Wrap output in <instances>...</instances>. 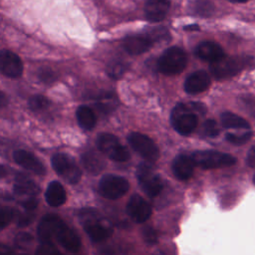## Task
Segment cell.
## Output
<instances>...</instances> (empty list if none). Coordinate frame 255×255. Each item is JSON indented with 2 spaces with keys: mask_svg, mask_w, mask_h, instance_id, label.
<instances>
[{
  "mask_svg": "<svg viewBox=\"0 0 255 255\" xmlns=\"http://www.w3.org/2000/svg\"><path fill=\"white\" fill-rule=\"evenodd\" d=\"M49 106V100L42 95H35L29 100V108L34 112H39L47 109Z\"/></svg>",
  "mask_w": 255,
  "mask_h": 255,
  "instance_id": "cell-27",
  "label": "cell"
},
{
  "mask_svg": "<svg viewBox=\"0 0 255 255\" xmlns=\"http://www.w3.org/2000/svg\"><path fill=\"white\" fill-rule=\"evenodd\" d=\"M187 57L179 47L166 49L157 61V68L164 75H175L182 72L186 66Z\"/></svg>",
  "mask_w": 255,
  "mask_h": 255,
  "instance_id": "cell-2",
  "label": "cell"
},
{
  "mask_svg": "<svg viewBox=\"0 0 255 255\" xmlns=\"http://www.w3.org/2000/svg\"><path fill=\"white\" fill-rule=\"evenodd\" d=\"M136 177L141 189L149 197H155L162 189V181L160 177L153 171L147 163H140L136 169Z\"/></svg>",
  "mask_w": 255,
  "mask_h": 255,
  "instance_id": "cell-7",
  "label": "cell"
},
{
  "mask_svg": "<svg viewBox=\"0 0 255 255\" xmlns=\"http://www.w3.org/2000/svg\"><path fill=\"white\" fill-rule=\"evenodd\" d=\"M77 120L83 129L91 130L96 125V116L87 106H81L77 110Z\"/></svg>",
  "mask_w": 255,
  "mask_h": 255,
  "instance_id": "cell-24",
  "label": "cell"
},
{
  "mask_svg": "<svg viewBox=\"0 0 255 255\" xmlns=\"http://www.w3.org/2000/svg\"><path fill=\"white\" fill-rule=\"evenodd\" d=\"M191 158L195 165L204 169L230 166L236 162L233 155L216 150H198L192 153Z\"/></svg>",
  "mask_w": 255,
  "mask_h": 255,
  "instance_id": "cell-3",
  "label": "cell"
},
{
  "mask_svg": "<svg viewBox=\"0 0 255 255\" xmlns=\"http://www.w3.org/2000/svg\"><path fill=\"white\" fill-rule=\"evenodd\" d=\"M124 48L130 55H139L150 49L152 39L146 35H132L125 38Z\"/></svg>",
  "mask_w": 255,
  "mask_h": 255,
  "instance_id": "cell-18",
  "label": "cell"
},
{
  "mask_svg": "<svg viewBox=\"0 0 255 255\" xmlns=\"http://www.w3.org/2000/svg\"><path fill=\"white\" fill-rule=\"evenodd\" d=\"M0 72L9 77L17 78L23 72V64L21 59L9 50L0 51Z\"/></svg>",
  "mask_w": 255,
  "mask_h": 255,
  "instance_id": "cell-11",
  "label": "cell"
},
{
  "mask_svg": "<svg viewBox=\"0 0 255 255\" xmlns=\"http://www.w3.org/2000/svg\"><path fill=\"white\" fill-rule=\"evenodd\" d=\"M249 63V60L245 57H226L211 63L210 72L212 76L217 80L228 79L245 68Z\"/></svg>",
  "mask_w": 255,
  "mask_h": 255,
  "instance_id": "cell-5",
  "label": "cell"
},
{
  "mask_svg": "<svg viewBox=\"0 0 255 255\" xmlns=\"http://www.w3.org/2000/svg\"><path fill=\"white\" fill-rule=\"evenodd\" d=\"M58 253H60V251L52 244V242H43L36 250V254H43V255L58 254Z\"/></svg>",
  "mask_w": 255,
  "mask_h": 255,
  "instance_id": "cell-35",
  "label": "cell"
},
{
  "mask_svg": "<svg viewBox=\"0 0 255 255\" xmlns=\"http://www.w3.org/2000/svg\"><path fill=\"white\" fill-rule=\"evenodd\" d=\"M107 73L112 79H115V80L120 79L125 73V64L118 61L113 62L109 65L107 69Z\"/></svg>",
  "mask_w": 255,
  "mask_h": 255,
  "instance_id": "cell-29",
  "label": "cell"
},
{
  "mask_svg": "<svg viewBox=\"0 0 255 255\" xmlns=\"http://www.w3.org/2000/svg\"><path fill=\"white\" fill-rule=\"evenodd\" d=\"M129 188L128 180L115 174H107L99 183L100 193L108 199H118L125 195Z\"/></svg>",
  "mask_w": 255,
  "mask_h": 255,
  "instance_id": "cell-9",
  "label": "cell"
},
{
  "mask_svg": "<svg viewBox=\"0 0 255 255\" xmlns=\"http://www.w3.org/2000/svg\"><path fill=\"white\" fill-rule=\"evenodd\" d=\"M6 104H7V98L2 92H0V107H4L6 106Z\"/></svg>",
  "mask_w": 255,
  "mask_h": 255,
  "instance_id": "cell-41",
  "label": "cell"
},
{
  "mask_svg": "<svg viewBox=\"0 0 255 255\" xmlns=\"http://www.w3.org/2000/svg\"><path fill=\"white\" fill-rule=\"evenodd\" d=\"M14 243L19 249H28L33 243V237L28 233H19L15 237Z\"/></svg>",
  "mask_w": 255,
  "mask_h": 255,
  "instance_id": "cell-31",
  "label": "cell"
},
{
  "mask_svg": "<svg viewBox=\"0 0 255 255\" xmlns=\"http://www.w3.org/2000/svg\"><path fill=\"white\" fill-rule=\"evenodd\" d=\"M228 1L231 2V3H245V2H247L249 0H228Z\"/></svg>",
  "mask_w": 255,
  "mask_h": 255,
  "instance_id": "cell-43",
  "label": "cell"
},
{
  "mask_svg": "<svg viewBox=\"0 0 255 255\" xmlns=\"http://www.w3.org/2000/svg\"><path fill=\"white\" fill-rule=\"evenodd\" d=\"M13 158L16 163L38 175H44L46 173L45 166L39 158L27 150L18 149L14 151Z\"/></svg>",
  "mask_w": 255,
  "mask_h": 255,
  "instance_id": "cell-13",
  "label": "cell"
},
{
  "mask_svg": "<svg viewBox=\"0 0 255 255\" xmlns=\"http://www.w3.org/2000/svg\"><path fill=\"white\" fill-rule=\"evenodd\" d=\"M39 79L45 83V84H51L53 82L56 81L57 79V76H56V73L49 69V68H45V69H41L39 71Z\"/></svg>",
  "mask_w": 255,
  "mask_h": 255,
  "instance_id": "cell-34",
  "label": "cell"
},
{
  "mask_svg": "<svg viewBox=\"0 0 255 255\" xmlns=\"http://www.w3.org/2000/svg\"><path fill=\"white\" fill-rule=\"evenodd\" d=\"M210 83H211V80L207 72L203 70H199L190 74L186 78L184 82V90L187 94H190V95L199 94L207 90V88L210 86Z\"/></svg>",
  "mask_w": 255,
  "mask_h": 255,
  "instance_id": "cell-14",
  "label": "cell"
},
{
  "mask_svg": "<svg viewBox=\"0 0 255 255\" xmlns=\"http://www.w3.org/2000/svg\"><path fill=\"white\" fill-rule=\"evenodd\" d=\"M15 210L11 207L2 206L0 207V230L5 228L14 218Z\"/></svg>",
  "mask_w": 255,
  "mask_h": 255,
  "instance_id": "cell-28",
  "label": "cell"
},
{
  "mask_svg": "<svg viewBox=\"0 0 255 255\" xmlns=\"http://www.w3.org/2000/svg\"><path fill=\"white\" fill-rule=\"evenodd\" d=\"M196 113L204 114V106L200 103L178 104L171 112V124L174 129L182 135L190 134L197 126Z\"/></svg>",
  "mask_w": 255,
  "mask_h": 255,
  "instance_id": "cell-1",
  "label": "cell"
},
{
  "mask_svg": "<svg viewBox=\"0 0 255 255\" xmlns=\"http://www.w3.org/2000/svg\"><path fill=\"white\" fill-rule=\"evenodd\" d=\"M64 223L65 222L58 215H45L38 225V237L40 242H51Z\"/></svg>",
  "mask_w": 255,
  "mask_h": 255,
  "instance_id": "cell-12",
  "label": "cell"
},
{
  "mask_svg": "<svg viewBox=\"0 0 255 255\" xmlns=\"http://www.w3.org/2000/svg\"><path fill=\"white\" fill-rule=\"evenodd\" d=\"M194 162L191 156L185 154L177 155L172 161V171L174 175L180 180H187L191 177L194 171Z\"/></svg>",
  "mask_w": 255,
  "mask_h": 255,
  "instance_id": "cell-20",
  "label": "cell"
},
{
  "mask_svg": "<svg viewBox=\"0 0 255 255\" xmlns=\"http://www.w3.org/2000/svg\"><path fill=\"white\" fill-rule=\"evenodd\" d=\"M14 190L20 196H36L40 192L39 186L32 179L23 174L16 176Z\"/></svg>",
  "mask_w": 255,
  "mask_h": 255,
  "instance_id": "cell-21",
  "label": "cell"
},
{
  "mask_svg": "<svg viewBox=\"0 0 255 255\" xmlns=\"http://www.w3.org/2000/svg\"><path fill=\"white\" fill-rule=\"evenodd\" d=\"M97 146L101 152L109 156L112 160L124 162L129 159V152L121 144L118 137L112 133L102 132L97 137Z\"/></svg>",
  "mask_w": 255,
  "mask_h": 255,
  "instance_id": "cell-4",
  "label": "cell"
},
{
  "mask_svg": "<svg viewBox=\"0 0 255 255\" xmlns=\"http://www.w3.org/2000/svg\"><path fill=\"white\" fill-rule=\"evenodd\" d=\"M252 180H253V183L255 184V174H254V176H253V179H252Z\"/></svg>",
  "mask_w": 255,
  "mask_h": 255,
  "instance_id": "cell-44",
  "label": "cell"
},
{
  "mask_svg": "<svg viewBox=\"0 0 255 255\" xmlns=\"http://www.w3.org/2000/svg\"><path fill=\"white\" fill-rule=\"evenodd\" d=\"M246 161L250 167H255V145L252 146L251 149L249 150Z\"/></svg>",
  "mask_w": 255,
  "mask_h": 255,
  "instance_id": "cell-39",
  "label": "cell"
},
{
  "mask_svg": "<svg viewBox=\"0 0 255 255\" xmlns=\"http://www.w3.org/2000/svg\"><path fill=\"white\" fill-rule=\"evenodd\" d=\"M85 231L89 237L95 242H101L109 238L113 233V228L102 220L88 219L84 224Z\"/></svg>",
  "mask_w": 255,
  "mask_h": 255,
  "instance_id": "cell-15",
  "label": "cell"
},
{
  "mask_svg": "<svg viewBox=\"0 0 255 255\" xmlns=\"http://www.w3.org/2000/svg\"><path fill=\"white\" fill-rule=\"evenodd\" d=\"M128 140L129 145L144 159L150 162L157 160L159 149L149 136L140 132H131L128 134Z\"/></svg>",
  "mask_w": 255,
  "mask_h": 255,
  "instance_id": "cell-8",
  "label": "cell"
},
{
  "mask_svg": "<svg viewBox=\"0 0 255 255\" xmlns=\"http://www.w3.org/2000/svg\"><path fill=\"white\" fill-rule=\"evenodd\" d=\"M14 250H12L9 246L0 243V254H13Z\"/></svg>",
  "mask_w": 255,
  "mask_h": 255,
  "instance_id": "cell-40",
  "label": "cell"
},
{
  "mask_svg": "<svg viewBox=\"0 0 255 255\" xmlns=\"http://www.w3.org/2000/svg\"><path fill=\"white\" fill-rule=\"evenodd\" d=\"M203 130L204 133L209 137H216L219 133L218 125L214 120L208 119L203 124Z\"/></svg>",
  "mask_w": 255,
  "mask_h": 255,
  "instance_id": "cell-33",
  "label": "cell"
},
{
  "mask_svg": "<svg viewBox=\"0 0 255 255\" xmlns=\"http://www.w3.org/2000/svg\"><path fill=\"white\" fill-rule=\"evenodd\" d=\"M195 54L199 59L209 63L216 62L225 56L221 46L211 41H204L199 43L195 48Z\"/></svg>",
  "mask_w": 255,
  "mask_h": 255,
  "instance_id": "cell-16",
  "label": "cell"
},
{
  "mask_svg": "<svg viewBox=\"0 0 255 255\" xmlns=\"http://www.w3.org/2000/svg\"><path fill=\"white\" fill-rule=\"evenodd\" d=\"M46 200L51 206H60L66 201V191L58 181H52L46 190Z\"/></svg>",
  "mask_w": 255,
  "mask_h": 255,
  "instance_id": "cell-23",
  "label": "cell"
},
{
  "mask_svg": "<svg viewBox=\"0 0 255 255\" xmlns=\"http://www.w3.org/2000/svg\"><path fill=\"white\" fill-rule=\"evenodd\" d=\"M54 170L68 183L76 184L81 179V169L75 159L66 153H56L52 157Z\"/></svg>",
  "mask_w": 255,
  "mask_h": 255,
  "instance_id": "cell-6",
  "label": "cell"
},
{
  "mask_svg": "<svg viewBox=\"0 0 255 255\" xmlns=\"http://www.w3.org/2000/svg\"><path fill=\"white\" fill-rule=\"evenodd\" d=\"M35 215L32 213V210H27L25 213H21L17 218V225L19 227H25L29 225L34 220Z\"/></svg>",
  "mask_w": 255,
  "mask_h": 255,
  "instance_id": "cell-36",
  "label": "cell"
},
{
  "mask_svg": "<svg viewBox=\"0 0 255 255\" xmlns=\"http://www.w3.org/2000/svg\"><path fill=\"white\" fill-rule=\"evenodd\" d=\"M59 243L64 247L67 251L76 253L80 250L81 247V241L77 233L72 230L70 227H68L65 223L60 227L58 230L56 236Z\"/></svg>",
  "mask_w": 255,
  "mask_h": 255,
  "instance_id": "cell-19",
  "label": "cell"
},
{
  "mask_svg": "<svg viewBox=\"0 0 255 255\" xmlns=\"http://www.w3.org/2000/svg\"><path fill=\"white\" fill-rule=\"evenodd\" d=\"M142 235L144 240L148 243V244H154L157 242V235L156 232L153 228L146 226L142 229Z\"/></svg>",
  "mask_w": 255,
  "mask_h": 255,
  "instance_id": "cell-37",
  "label": "cell"
},
{
  "mask_svg": "<svg viewBox=\"0 0 255 255\" xmlns=\"http://www.w3.org/2000/svg\"><path fill=\"white\" fill-rule=\"evenodd\" d=\"M21 205L27 210H34L38 205V201L34 198V196H30L29 198L21 201Z\"/></svg>",
  "mask_w": 255,
  "mask_h": 255,
  "instance_id": "cell-38",
  "label": "cell"
},
{
  "mask_svg": "<svg viewBox=\"0 0 255 255\" xmlns=\"http://www.w3.org/2000/svg\"><path fill=\"white\" fill-rule=\"evenodd\" d=\"M169 8V0H148L144 6V16L150 22H159L165 18Z\"/></svg>",
  "mask_w": 255,
  "mask_h": 255,
  "instance_id": "cell-17",
  "label": "cell"
},
{
  "mask_svg": "<svg viewBox=\"0 0 255 255\" xmlns=\"http://www.w3.org/2000/svg\"><path fill=\"white\" fill-rule=\"evenodd\" d=\"M117 105V98L113 93H104L97 98L96 106L102 113H111Z\"/></svg>",
  "mask_w": 255,
  "mask_h": 255,
  "instance_id": "cell-26",
  "label": "cell"
},
{
  "mask_svg": "<svg viewBox=\"0 0 255 255\" xmlns=\"http://www.w3.org/2000/svg\"><path fill=\"white\" fill-rule=\"evenodd\" d=\"M7 173H8L7 168L5 166H3V165H0V178L5 177L7 175Z\"/></svg>",
  "mask_w": 255,
  "mask_h": 255,
  "instance_id": "cell-42",
  "label": "cell"
},
{
  "mask_svg": "<svg viewBox=\"0 0 255 255\" xmlns=\"http://www.w3.org/2000/svg\"><path fill=\"white\" fill-rule=\"evenodd\" d=\"M195 11L201 16H208L212 13L213 5L208 0H197L194 5Z\"/></svg>",
  "mask_w": 255,
  "mask_h": 255,
  "instance_id": "cell-32",
  "label": "cell"
},
{
  "mask_svg": "<svg viewBox=\"0 0 255 255\" xmlns=\"http://www.w3.org/2000/svg\"><path fill=\"white\" fill-rule=\"evenodd\" d=\"M127 212L132 220L142 223L150 217L151 207L141 196L133 194L127 204Z\"/></svg>",
  "mask_w": 255,
  "mask_h": 255,
  "instance_id": "cell-10",
  "label": "cell"
},
{
  "mask_svg": "<svg viewBox=\"0 0 255 255\" xmlns=\"http://www.w3.org/2000/svg\"><path fill=\"white\" fill-rule=\"evenodd\" d=\"M82 163L84 167L93 174H98L105 167L103 157L94 150H88L82 154Z\"/></svg>",
  "mask_w": 255,
  "mask_h": 255,
  "instance_id": "cell-22",
  "label": "cell"
},
{
  "mask_svg": "<svg viewBox=\"0 0 255 255\" xmlns=\"http://www.w3.org/2000/svg\"><path fill=\"white\" fill-rule=\"evenodd\" d=\"M252 136V132L251 131H246L244 133H241V134H236V133H227L226 134V139L233 143V144H236V145H241V144H244L245 142H247Z\"/></svg>",
  "mask_w": 255,
  "mask_h": 255,
  "instance_id": "cell-30",
  "label": "cell"
},
{
  "mask_svg": "<svg viewBox=\"0 0 255 255\" xmlns=\"http://www.w3.org/2000/svg\"><path fill=\"white\" fill-rule=\"evenodd\" d=\"M221 124L225 128H249V123L240 116L225 112L221 115Z\"/></svg>",
  "mask_w": 255,
  "mask_h": 255,
  "instance_id": "cell-25",
  "label": "cell"
}]
</instances>
